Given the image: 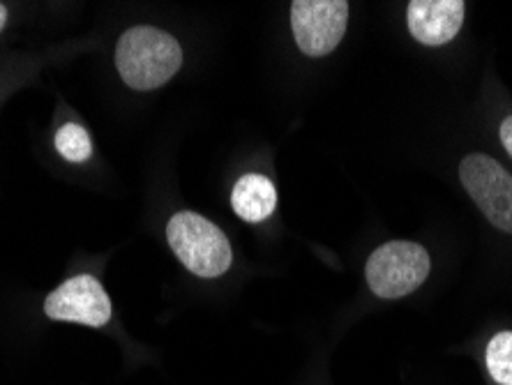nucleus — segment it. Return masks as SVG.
<instances>
[{
  "label": "nucleus",
  "mask_w": 512,
  "mask_h": 385,
  "mask_svg": "<svg viewBox=\"0 0 512 385\" xmlns=\"http://www.w3.org/2000/svg\"><path fill=\"white\" fill-rule=\"evenodd\" d=\"M487 372L499 385H512V330H503L489 339L485 351Z\"/></svg>",
  "instance_id": "obj_9"
},
{
  "label": "nucleus",
  "mask_w": 512,
  "mask_h": 385,
  "mask_svg": "<svg viewBox=\"0 0 512 385\" xmlns=\"http://www.w3.org/2000/svg\"><path fill=\"white\" fill-rule=\"evenodd\" d=\"M183 65V49L164 30L137 26L118 40L116 67L127 86L134 90H155L173 79Z\"/></svg>",
  "instance_id": "obj_1"
},
{
  "label": "nucleus",
  "mask_w": 512,
  "mask_h": 385,
  "mask_svg": "<svg viewBox=\"0 0 512 385\" xmlns=\"http://www.w3.org/2000/svg\"><path fill=\"white\" fill-rule=\"evenodd\" d=\"M231 206L245 222H263L273 215L277 206V190L273 180L261 173H247L231 192Z\"/></svg>",
  "instance_id": "obj_8"
},
{
  "label": "nucleus",
  "mask_w": 512,
  "mask_h": 385,
  "mask_svg": "<svg viewBox=\"0 0 512 385\" xmlns=\"http://www.w3.org/2000/svg\"><path fill=\"white\" fill-rule=\"evenodd\" d=\"M432 270V261L423 245L395 240L374 249L365 266L367 284L374 296L397 300L418 291Z\"/></svg>",
  "instance_id": "obj_3"
},
{
  "label": "nucleus",
  "mask_w": 512,
  "mask_h": 385,
  "mask_svg": "<svg viewBox=\"0 0 512 385\" xmlns=\"http://www.w3.org/2000/svg\"><path fill=\"white\" fill-rule=\"evenodd\" d=\"M459 180L487 222L503 233H512V173L489 155H466L459 164Z\"/></svg>",
  "instance_id": "obj_4"
},
{
  "label": "nucleus",
  "mask_w": 512,
  "mask_h": 385,
  "mask_svg": "<svg viewBox=\"0 0 512 385\" xmlns=\"http://www.w3.org/2000/svg\"><path fill=\"white\" fill-rule=\"evenodd\" d=\"M167 238L178 261L203 279L220 277L231 266L233 252L229 238L197 213L173 215L167 224Z\"/></svg>",
  "instance_id": "obj_2"
},
{
  "label": "nucleus",
  "mask_w": 512,
  "mask_h": 385,
  "mask_svg": "<svg viewBox=\"0 0 512 385\" xmlns=\"http://www.w3.org/2000/svg\"><path fill=\"white\" fill-rule=\"evenodd\" d=\"M5 21H7V10H5V5H0V30H3Z\"/></svg>",
  "instance_id": "obj_12"
},
{
  "label": "nucleus",
  "mask_w": 512,
  "mask_h": 385,
  "mask_svg": "<svg viewBox=\"0 0 512 385\" xmlns=\"http://www.w3.org/2000/svg\"><path fill=\"white\" fill-rule=\"evenodd\" d=\"M56 150L65 157L67 162L81 164L86 162L90 153H93V141L86 127L77 123H67L56 134Z\"/></svg>",
  "instance_id": "obj_10"
},
{
  "label": "nucleus",
  "mask_w": 512,
  "mask_h": 385,
  "mask_svg": "<svg viewBox=\"0 0 512 385\" xmlns=\"http://www.w3.org/2000/svg\"><path fill=\"white\" fill-rule=\"evenodd\" d=\"M499 137H501L503 148H506V153L510 155V160H512V116H508V118L501 123V127H499Z\"/></svg>",
  "instance_id": "obj_11"
},
{
  "label": "nucleus",
  "mask_w": 512,
  "mask_h": 385,
  "mask_svg": "<svg viewBox=\"0 0 512 385\" xmlns=\"http://www.w3.org/2000/svg\"><path fill=\"white\" fill-rule=\"evenodd\" d=\"M44 312L54 321L102 328L111 319V300L93 275H77L49 293Z\"/></svg>",
  "instance_id": "obj_6"
},
{
  "label": "nucleus",
  "mask_w": 512,
  "mask_h": 385,
  "mask_svg": "<svg viewBox=\"0 0 512 385\" xmlns=\"http://www.w3.org/2000/svg\"><path fill=\"white\" fill-rule=\"evenodd\" d=\"M466 5L462 0H411L406 21L411 35L427 47L448 44L464 24Z\"/></svg>",
  "instance_id": "obj_7"
},
{
  "label": "nucleus",
  "mask_w": 512,
  "mask_h": 385,
  "mask_svg": "<svg viewBox=\"0 0 512 385\" xmlns=\"http://www.w3.org/2000/svg\"><path fill=\"white\" fill-rule=\"evenodd\" d=\"M346 21L349 3L344 0H296L291 5L293 37L305 56L333 54L346 33Z\"/></svg>",
  "instance_id": "obj_5"
}]
</instances>
